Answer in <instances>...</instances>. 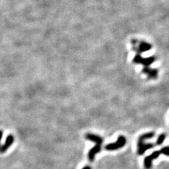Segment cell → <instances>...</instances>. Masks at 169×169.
Listing matches in <instances>:
<instances>
[{"label": "cell", "instance_id": "3957f363", "mask_svg": "<svg viewBox=\"0 0 169 169\" xmlns=\"http://www.w3.org/2000/svg\"><path fill=\"white\" fill-rule=\"evenodd\" d=\"M156 61L154 57H150L148 58H143L140 54H137L133 59V63L137 64H142L144 66H149Z\"/></svg>", "mask_w": 169, "mask_h": 169}, {"label": "cell", "instance_id": "5b68a950", "mask_svg": "<svg viewBox=\"0 0 169 169\" xmlns=\"http://www.w3.org/2000/svg\"><path fill=\"white\" fill-rule=\"evenodd\" d=\"M142 73L147 76L148 78L152 80L157 79L158 78V75H159V71L157 69L149 68V66H144L142 69Z\"/></svg>", "mask_w": 169, "mask_h": 169}, {"label": "cell", "instance_id": "7a4b0ae2", "mask_svg": "<svg viewBox=\"0 0 169 169\" xmlns=\"http://www.w3.org/2000/svg\"><path fill=\"white\" fill-rule=\"evenodd\" d=\"M127 142L126 138L123 135H121L118 138L116 142L110 143L109 144H106L105 146V149L108 151H115L117 149H121V148L123 147Z\"/></svg>", "mask_w": 169, "mask_h": 169}, {"label": "cell", "instance_id": "8fae6325", "mask_svg": "<svg viewBox=\"0 0 169 169\" xmlns=\"http://www.w3.org/2000/svg\"><path fill=\"white\" fill-rule=\"evenodd\" d=\"M161 154H164V155L167 156V157H169V146L164 147H162L161 149Z\"/></svg>", "mask_w": 169, "mask_h": 169}, {"label": "cell", "instance_id": "4fadbf2b", "mask_svg": "<svg viewBox=\"0 0 169 169\" xmlns=\"http://www.w3.org/2000/svg\"><path fill=\"white\" fill-rule=\"evenodd\" d=\"M82 169H92L90 166H84Z\"/></svg>", "mask_w": 169, "mask_h": 169}, {"label": "cell", "instance_id": "6da1fadb", "mask_svg": "<svg viewBox=\"0 0 169 169\" xmlns=\"http://www.w3.org/2000/svg\"><path fill=\"white\" fill-rule=\"evenodd\" d=\"M155 136V133L154 132H149L142 134L139 137L138 141V154L140 156L143 155L145 151L149 149H152L155 147V144L153 143H144V141L147 140L151 139Z\"/></svg>", "mask_w": 169, "mask_h": 169}, {"label": "cell", "instance_id": "52a82bcc", "mask_svg": "<svg viewBox=\"0 0 169 169\" xmlns=\"http://www.w3.org/2000/svg\"><path fill=\"white\" fill-rule=\"evenodd\" d=\"M101 143H96L95 146L93 148L90 149V151L88 153V159L90 162H93L94 159H95V155L97 154H98L100 151H101Z\"/></svg>", "mask_w": 169, "mask_h": 169}, {"label": "cell", "instance_id": "277c9868", "mask_svg": "<svg viewBox=\"0 0 169 169\" xmlns=\"http://www.w3.org/2000/svg\"><path fill=\"white\" fill-rule=\"evenodd\" d=\"M160 151H154L150 155L147 156L144 159V166L145 169H151L152 167V162L157 159L161 155Z\"/></svg>", "mask_w": 169, "mask_h": 169}, {"label": "cell", "instance_id": "7c38bea8", "mask_svg": "<svg viewBox=\"0 0 169 169\" xmlns=\"http://www.w3.org/2000/svg\"><path fill=\"white\" fill-rule=\"evenodd\" d=\"M2 136H3V132L1 131V130H0V144H1V138H2ZM0 147H1V145H0Z\"/></svg>", "mask_w": 169, "mask_h": 169}, {"label": "cell", "instance_id": "30bf717a", "mask_svg": "<svg viewBox=\"0 0 169 169\" xmlns=\"http://www.w3.org/2000/svg\"><path fill=\"white\" fill-rule=\"evenodd\" d=\"M166 138V135L165 133H162L159 137H158L157 142H156V145H158V146H160L164 143V142L165 141Z\"/></svg>", "mask_w": 169, "mask_h": 169}, {"label": "cell", "instance_id": "8992f818", "mask_svg": "<svg viewBox=\"0 0 169 169\" xmlns=\"http://www.w3.org/2000/svg\"><path fill=\"white\" fill-rule=\"evenodd\" d=\"M151 49V45L149 43L144 42V41H142L139 43V45L138 47H134V49L138 52V54H142L144 53V52H147V51L150 50Z\"/></svg>", "mask_w": 169, "mask_h": 169}, {"label": "cell", "instance_id": "ba28073f", "mask_svg": "<svg viewBox=\"0 0 169 169\" xmlns=\"http://www.w3.org/2000/svg\"><path fill=\"white\" fill-rule=\"evenodd\" d=\"M14 141V138L12 135H9L6 139V142L2 146L0 147V153H4L8 150L11 145L13 144Z\"/></svg>", "mask_w": 169, "mask_h": 169}, {"label": "cell", "instance_id": "9c48e42d", "mask_svg": "<svg viewBox=\"0 0 169 169\" xmlns=\"http://www.w3.org/2000/svg\"><path fill=\"white\" fill-rule=\"evenodd\" d=\"M85 138L86 139L93 142H95V144H96V143H101V144H102L103 143V138H101L100 136H99V135H95V134H92V133L86 134Z\"/></svg>", "mask_w": 169, "mask_h": 169}]
</instances>
